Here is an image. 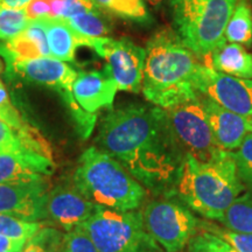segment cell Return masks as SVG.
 <instances>
[{"label": "cell", "mask_w": 252, "mask_h": 252, "mask_svg": "<svg viewBox=\"0 0 252 252\" xmlns=\"http://www.w3.org/2000/svg\"><path fill=\"white\" fill-rule=\"evenodd\" d=\"M31 1L32 0H0V9H21Z\"/></svg>", "instance_id": "35"}, {"label": "cell", "mask_w": 252, "mask_h": 252, "mask_svg": "<svg viewBox=\"0 0 252 252\" xmlns=\"http://www.w3.org/2000/svg\"><path fill=\"white\" fill-rule=\"evenodd\" d=\"M214 70L239 78H252V54L238 43L225 42L206 56Z\"/></svg>", "instance_id": "19"}, {"label": "cell", "mask_w": 252, "mask_h": 252, "mask_svg": "<svg viewBox=\"0 0 252 252\" xmlns=\"http://www.w3.org/2000/svg\"><path fill=\"white\" fill-rule=\"evenodd\" d=\"M25 243H26L25 241H14V239L7 238L5 236H0V252L21 250Z\"/></svg>", "instance_id": "34"}, {"label": "cell", "mask_w": 252, "mask_h": 252, "mask_svg": "<svg viewBox=\"0 0 252 252\" xmlns=\"http://www.w3.org/2000/svg\"><path fill=\"white\" fill-rule=\"evenodd\" d=\"M4 69H5V63H4V61H2V59L0 58V74L4 71Z\"/></svg>", "instance_id": "38"}, {"label": "cell", "mask_w": 252, "mask_h": 252, "mask_svg": "<svg viewBox=\"0 0 252 252\" xmlns=\"http://www.w3.org/2000/svg\"><path fill=\"white\" fill-rule=\"evenodd\" d=\"M0 152L17 157L34 171L50 175L55 169L52 147L42 134L21 133L0 119Z\"/></svg>", "instance_id": "13"}, {"label": "cell", "mask_w": 252, "mask_h": 252, "mask_svg": "<svg viewBox=\"0 0 252 252\" xmlns=\"http://www.w3.org/2000/svg\"><path fill=\"white\" fill-rule=\"evenodd\" d=\"M222 226L243 234H252V195L241 194L217 220Z\"/></svg>", "instance_id": "21"}, {"label": "cell", "mask_w": 252, "mask_h": 252, "mask_svg": "<svg viewBox=\"0 0 252 252\" xmlns=\"http://www.w3.org/2000/svg\"><path fill=\"white\" fill-rule=\"evenodd\" d=\"M238 0H169L175 34L196 56L226 42L224 32Z\"/></svg>", "instance_id": "5"}, {"label": "cell", "mask_w": 252, "mask_h": 252, "mask_svg": "<svg viewBox=\"0 0 252 252\" xmlns=\"http://www.w3.org/2000/svg\"><path fill=\"white\" fill-rule=\"evenodd\" d=\"M97 208L80 193L74 184H62L47 193L42 222H48L68 232L89 220Z\"/></svg>", "instance_id": "12"}, {"label": "cell", "mask_w": 252, "mask_h": 252, "mask_svg": "<svg viewBox=\"0 0 252 252\" xmlns=\"http://www.w3.org/2000/svg\"><path fill=\"white\" fill-rule=\"evenodd\" d=\"M65 21L77 33L88 37V39L108 37L109 35V24L106 19L104 18L99 7L72 15V17L67 19Z\"/></svg>", "instance_id": "24"}, {"label": "cell", "mask_w": 252, "mask_h": 252, "mask_svg": "<svg viewBox=\"0 0 252 252\" xmlns=\"http://www.w3.org/2000/svg\"><path fill=\"white\" fill-rule=\"evenodd\" d=\"M195 89L229 111L252 117V78L230 76L201 64L195 77Z\"/></svg>", "instance_id": "11"}, {"label": "cell", "mask_w": 252, "mask_h": 252, "mask_svg": "<svg viewBox=\"0 0 252 252\" xmlns=\"http://www.w3.org/2000/svg\"><path fill=\"white\" fill-rule=\"evenodd\" d=\"M72 184L94 206L116 212L138 210L147 196L146 188L97 146L81 154Z\"/></svg>", "instance_id": "4"}, {"label": "cell", "mask_w": 252, "mask_h": 252, "mask_svg": "<svg viewBox=\"0 0 252 252\" xmlns=\"http://www.w3.org/2000/svg\"><path fill=\"white\" fill-rule=\"evenodd\" d=\"M64 234L52 226H42L25 243L21 252H58Z\"/></svg>", "instance_id": "28"}, {"label": "cell", "mask_w": 252, "mask_h": 252, "mask_svg": "<svg viewBox=\"0 0 252 252\" xmlns=\"http://www.w3.org/2000/svg\"><path fill=\"white\" fill-rule=\"evenodd\" d=\"M42 228V223L31 222L19 217L0 214V236L27 242L32 236Z\"/></svg>", "instance_id": "26"}, {"label": "cell", "mask_w": 252, "mask_h": 252, "mask_svg": "<svg viewBox=\"0 0 252 252\" xmlns=\"http://www.w3.org/2000/svg\"><path fill=\"white\" fill-rule=\"evenodd\" d=\"M187 252H238L228 243L206 230L197 229L187 245Z\"/></svg>", "instance_id": "32"}, {"label": "cell", "mask_w": 252, "mask_h": 252, "mask_svg": "<svg viewBox=\"0 0 252 252\" xmlns=\"http://www.w3.org/2000/svg\"><path fill=\"white\" fill-rule=\"evenodd\" d=\"M30 21L63 20V0H32L23 8Z\"/></svg>", "instance_id": "29"}, {"label": "cell", "mask_w": 252, "mask_h": 252, "mask_svg": "<svg viewBox=\"0 0 252 252\" xmlns=\"http://www.w3.org/2000/svg\"><path fill=\"white\" fill-rule=\"evenodd\" d=\"M49 189L46 179L27 184L0 185V214L42 223L43 203Z\"/></svg>", "instance_id": "14"}, {"label": "cell", "mask_w": 252, "mask_h": 252, "mask_svg": "<svg viewBox=\"0 0 252 252\" xmlns=\"http://www.w3.org/2000/svg\"><path fill=\"white\" fill-rule=\"evenodd\" d=\"M0 119L21 133L30 135L41 134L31 123L25 119L23 113L14 105L1 80H0Z\"/></svg>", "instance_id": "25"}, {"label": "cell", "mask_w": 252, "mask_h": 252, "mask_svg": "<svg viewBox=\"0 0 252 252\" xmlns=\"http://www.w3.org/2000/svg\"><path fill=\"white\" fill-rule=\"evenodd\" d=\"M45 28L52 58L72 62L80 47H90V39L81 35L65 20H40Z\"/></svg>", "instance_id": "18"}, {"label": "cell", "mask_w": 252, "mask_h": 252, "mask_svg": "<svg viewBox=\"0 0 252 252\" xmlns=\"http://www.w3.org/2000/svg\"><path fill=\"white\" fill-rule=\"evenodd\" d=\"M99 252H160L162 250L147 232L143 212H116L98 207L80 225Z\"/></svg>", "instance_id": "6"}, {"label": "cell", "mask_w": 252, "mask_h": 252, "mask_svg": "<svg viewBox=\"0 0 252 252\" xmlns=\"http://www.w3.org/2000/svg\"><path fill=\"white\" fill-rule=\"evenodd\" d=\"M58 252H68V250H67V248H65L64 241H63V243H62V245H61V247H60V249H59V250H58Z\"/></svg>", "instance_id": "37"}, {"label": "cell", "mask_w": 252, "mask_h": 252, "mask_svg": "<svg viewBox=\"0 0 252 252\" xmlns=\"http://www.w3.org/2000/svg\"><path fill=\"white\" fill-rule=\"evenodd\" d=\"M90 48L106 61V68L118 90L138 94L143 87L146 52L128 39H90Z\"/></svg>", "instance_id": "10"}, {"label": "cell", "mask_w": 252, "mask_h": 252, "mask_svg": "<svg viewBox=\"0 0 252 252\" xmlns=\"http://www.w3.org/2000/svg\"><path fill=\"white\" fill-rule=\"evenodd\" d=\"M23 250V249H21ZM21 250H15V251H8V252H21Z\"/></svg>", "instance_id": "40"}, {"label": "cell", "mask_w": 252, "mask_h": 252, "mask_svg": "<svg viewBox=\"0 0 252 252\" xmlns=\"http://www.w3.org/2000/svg\"><path fill=\"white\" fill-rule=\"evenodd\" d=\"M43 179L45 175L35 172L17 157L0 152V185L27 184Z\"/></svg>", "instance_id": "22"}, {"label": "cell", "mask_w": 252, "mask_h": 252, "mask_svg": "<svg viewBox=\"0 0 252 252\" xmlns=\"http://www.w3.org/2000/svg\"><path fill=\"white\" fill-rule=\"evenodd\" d=\"M96 146L115 158L154 194H171L185 152L166 110L143 104L110 109L100 121Z\"/></svg>", "instance_id": "1"}, {"label": "cell", "mask_w": 252, "mask_h": 252, "mask_svg": "<svg viewBox=\"0 0 252 252\" xmlns=\"http://www.w3.org/2000/svg\"><path fill=\"white\" fill-rule=\"evenodd\" d=\"M145 52L141 91L147 102L168 110L197 98L200 94L195 89V77L201 64L175 32H157Z\"/></svg>", "instance_id": "2"}, {"label": "cell", "mask_w": 252, "mask_h": 252, "mask_svg": "<svg viewBox=\"0 0 252 252\" xmlns=\"http://www.w3.org/2000/svg\"><path fill=\"white\" fill-rule=\"evenodd\" d=\"M141 212L147 232L165 252H181L197 231L198 220L174 200L151 201Z\"/></svg>", "instance_id": "8"}, {"label": "cell", "mask_w": 252, "mask_h": 252, "mask_svg": "<svg viewBox=\"0 0 252 252\" xmlns=\"http://www.w3.org/2000/svg\"><path fill=\"white\" fill-rule=\"evenodd\" d=\"M160 252H165V251H163V250H161V251H160Z\"/></svg>", "instance_id": "41"}, {"label": "cell", "mask_w": 252, "mask_h": 252, "mask_svg": "<svg viewBox=\"0 0 252 252\" xmlns=\"http://www.w3.org/2000/svg\"><path fill=\"white\" fill-rule=\"evenodd\" d=\"M166 113L173 133L185 153L201 162H212L228 152L216 143L200 94L196 99L166 110Z\"/></svg>", "instance_id": "9"}, {"label": "cell", "mask_w": 252, "mask_h": 252, "mask_svg": "<svg viewBox=\"0 0 252 252\" xmlns=\"http://www.w3.org/2000/svg\"><path fill=\"white\" fill-rule=\"evenodd\" d=\"M200 98L217 145L222 150L234 152L250 133L249 118L222 108L202 94H200Z\"/></svg>", "instance_id": "16"}, {"label": "cell", "mask_w": 252, "mask_h": 252, "mask_svg": "<svg viewBox=\"0 0 252 252\" xmlns=\"http://www.w3.org/2000/svg\"><path fill=\"white\" fill-rule=\"evenodd\" d=\"M224 36L226 42L241 46H252V12L247 0H238L226 24Z\"/></svg>", "instance_id": "20"}, {"label": "cell", "mask_w": 252, "mask_h": 252, "mask_svg": "<svg viewBox=\"0 0 252 252\" xmlns=\"http://www.w3.org/2000/svg\"><path fill=\"white\" fill-rule=\"evenodd\" d=\"M197 229L206 230L210 234L228 243L230 247L234 248L238 252H252V234H243L234 230L226 229L224 226L214 224L212 220H198Z\"/></svg>", "instance_id": "27"}, {"label": "cell", "mask_w": 252, "mask_h": 252, "mask_svg": "<svg viewBox=\"0 0 252 252\" xmlns=\"http://www.w3.org/2000/svg\"><path fill=\"white\" fill-rule=\"evenodd\" d=\"M99 8L124 20L138 24L151 23L145 0H94Z\"/></svg>", "instance_id": "23"}, {"label": "cell", "mask_w": 252, "mask_h": 252, "mask_svg": "<svg viewBox=\"0 0 252 252\" xmlns=\"http://www.w3.org/2000/svg\"><path fill=\"white\" fill-rule=\"evenodd\" d=\"M77 74L68 62L45 56L18 62L12 70L7 72V77H20L31 83L58 91L74 119L77 133L82 139H88L96 126L97 115L87 112L75 99L72 86Z\"/></svg>", "instance_id": "7"}, {"label": "cell", "mask_w": 252, "mask_h": 252, "mask_svg": "<svg viewBox=\"0 0 252 252\" xmlns=\"http://www.w3.org/2000/svg\"><path fill=\"white\" fill-rule=\"evenodd\" d=\"M50 56L45 28L40 21H30L23 33L0 42V58L6 65V74L18 62Z\"/></svg>", "instance_id": "17"}, {"label": "cell", "mask_w": 252, "mask_h": 252, "mask_svg": "<svg viewBox=\"0 0 252 252\" xmlns=\"http://www.w3.org/2000/svg\"><path fill=\"white\" fill-rule=\"evenodd\" d=\"M30 24L26 13L21 9H0V41H6L23 33Z\"/></svg>", "instance_id": "30"}, {"label": "cell", "mask_w": 252, "mask_h": 252, "mask_svg": "<svg viewBox=\"0 0 252 252\" xmlns=\"http://www.w3.org/2000/svg\"><path fill=\"white\" fill-rule=\"evenodd\" d=\"M64 244L68 252H99L91 238L81 226L64 234Z\"/></svg>", "instance_id": "33"}, {"label": "cell", "mask_w": 252, "mask_h": 252, "mask_svg": "<svg viewBox=\"0 0 252 252\" xmlns=\"http://www.w3.org/2000/svg\"><path fill=\"white\" fill-rule=\"evenodd\" d=\"M146 1L149 2V4H151V5H153V6H157V5L161 4V1H162V0H146Z\"/></svg>", "instance_id": "36"}, {"label": "cell", "mask_w": 252, "mask_h": 252, "mask_svg": "<svg viewBox=\"0 0 252 252\" xmlns=\"http://www.w3.org/2000/svg\"><path fill=\"white\" fill-rule=\"evenodd\" d=\"M249 123H250V132L252 133V117L249 118Z\"/></svg>", "instance_id": "39"}, {"label": "cell", "mask_w": 252, "mask_h": 252, "mask_svg": "<svg viewBox=\"0 0 252 252\" xmlns=\"http://www.w3.org/2000/svg\"><path fill=\"white\" fill-rule=\"evenodd\" d=\"M239 180L252 189V133L247 134L243 143L232 152Z\"/></svg>", "instance_id": "31"}, {"label": "cell", "mask_w": 252, "mask_h": 252, "mask_svg": "<svg viewBox=\"0 0 252 252\" xmlns=\"http://www.w3.org/2000/svg\"><path fill=\"white\" fill-rule=\"evenodd\" d=\"M117 91V84L106 67L103 70L80 71L72 86L76 102L94 115L103 109H111Z\"/></svg>", "instance_id": "15"}, {"label": "cell", "mask_w": 252, "mask_h": 252, "mask_svg": "<svg viewBox=\"0 0 252 252\" xmlns=\"http://www.w3.org/2000/svg\"><path fill=\"white\" fill-rule=\"evenodd\" d=\"M243 189L232 152H225L212 162H201L186 153L169 195H176L191 212L206 220H219Z\"/></svg>", "instance_id": "3"}]
</instances>
